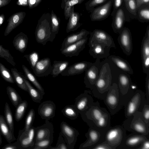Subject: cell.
<instances>
[{"instance_id": "cell-1", "label": "cell", "mask_w": 149, "mask_h": 149, "mask_svg": "<svg viewBox=\"0 0 149 149\" xmlns=\"http://www.w3.org/2000/svg\"><path fill=\"white\" fill-rule=\"evenodd\" d=\"M80 115L89 127L106 132L110 127V115L105 108L100 106L98 101L94 102L87 111Z\"/></svg>"}, {"instance_id": "cell-2", "label": "cell", "mask_w": 149, "mask_h": 149, "mask_svg": "<svg viewBox=\"0 0 149 149\" xmlns=\"http://www.w3.org/2000/svg\"><path fill=\"white\" fill-rule=\"evenodd\" d=\"M113 83L111 71L108 64L101 66L98 78L93 89L91 90L95 97L103 100Z\"/></svg>"}, {"instance_id": "cell-3", "label": "cell", "mask_w": 149, "mask_h": 149, "mask_svg": "<svg viewBox=\"0 0 149 149\" xmlns=\"http://www.w3.org/2000/svg\"><path fill=\"white\" fill-rule=\"evenodd\" d=\"M123 126L129 132L149 136V125L145 121L141 112H136L126 118Z\"/></svg>"}, {"instance_id": "cell-4", "label": "cell", "mask_w": 149, "mask_h": 149, "mask_svg": "<svg viewBox=\"0 0 149 149\" xmlns=\"http://www.w3.org/2000/svg\"><path fill=\"white\" fill-rule=\"evenodd\" d=\"M146 103L145 94L141 90L134 91L123 106L125 117L127 118L136 112H141Z\"/></svg>"}, {"instance_id": "cell-5", "label": "cell", "mask_w": 149, "mask_h": 149, "mask_svg": "<svg viewBox=\"0 0 149 149\" xmlns=\"http://www.w3.org/2000/svg\"><path fill=\"white\" fill-rule=\"evenodd\" d=\"M51 34V14H43L38 21L35 31L36 41L43 45L49 41Z\"/></svg>"}, {"instance_id": "cell-6", "label": "cell", "mask_w": 149, "mask_h": 149, "mask_svg": "<svg viewBox=\"0 0 149 149\" xmlns=\"http://www.w3.org/2000/svg\"><path fill=\"white\" fill-rule=\"evenodd\" d=\"M103 101L112 115L118 112L123 107L121 95L116 83H112Z\"/></svg>"}, {"instance_id": "cell-7", "label": "cell", "mask_w": 149, "mask_h": 149, "mask_svg": "<svg viewBox=\"0 0 149 149\" xmlns=\"http://www.w3.org/2000/svg\"><path fill=\"white\" fill-rule=\"evenodd\" d=\"M126 135L123 125L110 127L105 133V141L113 149H119Z\"/></svg>"}, {"instance_id": "cell-8", "label": "cell", "mask_w": 149, "mask_h": 149, "mask_svg": "<svg viewBox=\"0 0 149 149\" xmlns=\"http://www.w3.org/2000/svg\"><path fill=\"white\" fill-rule=\"evenodd\" d=\"M106 132L89 127L85 134L87 139L80 145L79 149H93L97 145L105 141Z\"/></svg>"}, {"instance_id": "cell-9", "label": "cell", "mask_w": 149, "mask_h": 149, "mask_svg": "<svg viewBox=\"0 0 149 149\" xmlns=\"http://www.w3.org/2000/svg\"><path fill=\"white\" fill-rule=\"evenodd\" d=\"M60 133L63 136L68 149H73L79 134L78 131L66 122L62 121L60 125Z\"/></svg>"}, {"instance_id": "cell-10", "label": "cell", "mask_w": 149, "mask_h": 149, "mask_svg": "<svg viewBox=\"0 0 149 149\" xmlns=\"http://www.w3.org/2000/svg\"><path fill=\"white\" fill-rule=\"evenodd\" d=\"M100 59L96 58L95 61L85 71L84 78V83L86 87L93 89L98 78L100 69Z\"/></svg>"}, {"instance_id": "cell-11", "label": "cell", "mask_w": 149, "mask_h": 149, "mask_svg": "<svg viewBox=\"0 0 149 149\" xmlns=\"http://www.w3.org/2000/svg\"><path fill=\"white\" fill-rule=\"evenodd\" d=\"M148 139L149 136L132 132L126 135L119 149H138L141 143Z\"/></svg>"}, {"instance_id": "cell-12", "label": "cell", "mask_w": 149, "mask_h": 149, "mask_svg": "<svg viewBox=\"0 0 149 149\" xmlns=\"http://www.w3.org/2000/svg\"><path fill=\"white\" fill-rule=\"evenodd\" d=\"M118 41L124 53L130 56L133 49L132 38L131 32L127 28H125L119 33Z\"/></svg>"}, {"instance_id": "cell-13", "label": "cell", "mask_w": 149, "mask_h": 149, "mask_svg": "<svg viewBox=\"0 0 149 149\" xmlns=\"http://www.w3.org/2000/svg\"><path fill=\"white\" fill-rule=\"evenodd\" d=\"M91 93L90 91L85 90L75 99L74 105L80 114L87 111L94 102Z\"/></svg>"}, {"instance_id": "cell-14", "label": "cell", "mask_w": 149, "mask_h": 149, "mask_svg": "<svg viewBox=\"0 0 149 149\" xmlns=\"http://www.w3.org/2000/svg\"><path fill=\"white\" fill-rule=\"evenodd\" d=\"M93 42L103 44L110 48L116 47L111 36L101 30L95 29L91 33L89 42Z\"/></svg>"}, {"instance_id": "cell-15", "label": "cell", "mask_w": 149, "mask_h": 149, "mask_svg": "<svg viewBox=\"0 0 149 149\" xmlns=\"http://www.w3.org/2000/svg\"><path fill=\"white\" fill-rule=\"evenodd\" d=\"M141 54L143 71L149 74V27L146 29L141 43Z\"/></svg>"}, {"instance_id": "cell-16", "label": "cell", "mask_w": 149, "mask_h": 149, "mask_svg": "<svg viewBox=\"0 0 149 149\" xmlns=\"http://www.w3.org/2000/svg\"><path fill=\"white\" fill-rule=\"evenodd\" d=\"M35 129V127L32 126L27 132H24V129L21 131L18 137V141L21 148H33L36 142Z\"/></svg>"}, {"instance_id": "cell-17", "label": "cell", "mask_w": 149, "mask_h": 149, "mask_svg": "<svg viewBox=\"0 0 149 149\" xmlns=\"http://www.w3.org/2000/svg\"><path fill=\"white\" fill-rule=\"evenodd\" d=\"M88 45L89 53L94 58L100 59L110 56L111 48L103 44L93 42H89Z\"/></svg>"}, {"instance_id": "cell-18", "label": "cell", "mask_w": 149, "mask_h": 149, "mask_svg": "<svg viewBox=\"0 0 149 149\" xmlns=\"http://www.w3.org/2000/svg\"><path fill=\"white\" fill-rule=\"evenodd\" d=\"M56 106L53 102L47 100L42 103L38 108V113L42 119L49 120L55 116Z\"/></svg>"}, {"instance_id": "cell-19", "label": "cell", "mask_w": 149, "mask_h": 149, "mask_svg": "<svg viewBox=\"0 0 149 149\" xmlns=\"http://www.w3.org/2000/svg\"><path fill=\"white\" fill-rule=\"evenodd\" d=\"M53 133L54 128L52 124L49 120H45L44 124L36 127V142L44 139L53 137Z\"/></svg>"}, {"instance_id": "cell-20", "label": "cell", "mask_w": 149, "mask_h": 149, "mask_svg": "<svg viewBox=\"0 0 149 149\" xmlns=\"http://www.w3.org/2000/svg\"><path fill=\"white\" fill-rule=\"evenodd\" d=\"M52 69L51 60L46 57L39 60L33 70L36 76L40 77L48 76L51 74Z\"/></svg>"}, {"instance_id": "cell-21", "label": "cell", "mask_w": 149, "mask_h": 149, "mask_svg": "<svg viewBox=\"0 0 149 149\" xmlns=\"http://www.w3.org/2000/svg\"><path fill=\"white\" fill-rule=\"evenodd\" d=\"M86 38L70 45L61 50V54L66 57L78 56L85 48L88 40Z\"/></svg>"}, {"instance_id": "cell-22", "label": "cell", "mask_w": 149, "mask_h": 149, "mask_svg": "<svg viewBox=\"0 0 149 149\" xmlns=\"http://www.w3.org/2000/svg\"><path fill=\"white\" fill-rule=\"evenodd\" d=\"M92 63L87 61L75 63L68 66L61 74L63 76H68L81 74L90 67Z\"/></svg>"}, {"instance_id": "cell-23", "label": "cell", "mask_w": 149, "mask_h": 149, "mask_svg": "<svg viewBox=\"0 0 149 149\" xmlns=\"http://www.w3.org/2000/svg\"><path fill=\"white\" fill-rule=\"evenodd\" d=\"M25 12H19L15 13L9 18L8 24L6 28L4 36L8 35L13 30L23 22L25 16Z\"/></svg>"}, {"instance_id": "cell-24", "label": "cell", "mask_w": 149, "mask_h": 149, "mask_svg": "<svg viewBox=\"0 0 149 149\" xmlns=\"http://www.w3.org/2000/svg\"><path fill=\"white\" fill-rule=\"evenodd\" d=\"M90 33L89 31L83 29L79 32L68 36L65 38L63 42L60 50H62L70 45L86 38Z\"/></svg>"}, {"instance_id": "cell-25", "label": "cell", "mask_w": 149, "mask_h": 149, "mask_svg": "<svg viewBox=\"0 0 149 149\" xmlns=\"http://www.w3.org/2000/svg\"><path fill=\"white\" fill-rule=\"evenodd\" d=\"M108 58L111 60L118 68L129 74H133V70L129 63L121 57L115 55H111Z\"/></svg>"}, {"instance_id": "cell-26", "label": "cell", "mask_w": 149, "mask_h": 149, "mask_svg": "<svg viewBox=\"0 0 149 149\" xmlns=\"http://www.w3.org/2000/svg\"><path fill=\"white\" fill-rule=\"evenodd\" d=\"M28 42V38L24 33L21 32L14 38L13 43L14 47L20 52L23 53L26 49Z\"/></svg>"}, {"instance_id": "cell-27", "label": "cell", "mask_w": 149, "mask_h": 149, "mask_svg": "<svg viewBox=\"0 0 149 149\" xmlns=\"http://www.w3.org/2000/svg\"><path fill=\"white\" fill-rule=\"evenodd\" d=\"M79 14L74 11V6L72 9L71 12L66 29L67 33L77 30L81 26L79 22Z\"/></svg>"}, {"instance_id": "cell-28", "label": "cell", "mask_w": 149, "mask_h": 149, "mask_svg": "<svg viewBox=\"0 0 149 149\" xmlns=\"http://www.w3.org/2000/svg\"><path fill=\"white\" fill-rule=\"evenodd\" d=\"M0 132L9 143L16 140L3 116L0 114Z\"/></svg>"}, {"instance_id": "cell-29", "label": "cell", "mask_w": 149, "mask_h": 149, "mask_svg": "<svg viewBox=\"0 0 149 149\" xmlns=\"http://www.w3.org/2000/svg\"><path fill=\"white\" fill-rule=\"evenodd\" d=\"M24 81L27 86L28 92L33 101L36 103H40L45 93L35 89L31 84L26 78L23 76Z\"/></svg>"}, {"instance_id": "cell-30", "label": "cell", "mask_w": 149, "mask_h": 149, "mask_svg": "<svg viewBox=\"0 0 149 149\" xmlns=\"http://www.w3.org/2000/svg\"><path fill=\"white\" fill-rule=\"evenodd\" d=\"M111 4V1H109L95 10L92 15V19L94 20H99L104 18L109 12Z\"/></svg>"}, {"instance_id": "cell-31", "label": "cell", "mask_w": 149, "mask_h": 149, "mask_svg": "<svg viewBox=\"0 0 149 149\" xmlns=\"http://www.w3.org/2000/svg\"><path fill=\"white\" fill-rule=\"evenodd\" d=\"M69 62L67 61H57L53 62L51 74L53 77L58 76L61 74L68 67Z\"/></svg>"}, {"instance_id": "cell-32", "label": "cell", "mask_w": 149, "mask_h": 149, "mask_svg": "<svg viewBox=\"0 0 149 149\" xmlns=\"http://www.w3.org/2000/svg\"><path fill=\"white\" fill-rule=\"evenodd\" d=\"M51 34L49 41L52 42L56 35L58 34L59 29L60 20L53 10L51 14Z\"/></svg>"}, {"instance_id": "cell-33", "label": "cell", "mask_w": 149, "mask_h": 149, "mask_svg": "<svg viewBox=\"0 0 149 149\" xmlns=\"http://www.w3.org/2000/svg\"><path fill=\"white\" fill-rule=\"evenodd\" d=\"M124 12L122 9H120L116 15L113 25V29L115 33H119L123 29L124 21Z\"/></svg>"}, {"instance_id": "cell-34", "label": "cell", "mask_w": 149, "mask_h": 149, "mask_svg": "<svg viewBox=\"0 0 149 149\" xmlns=\"http://www.w3.org/2000/svg\"><path fill=\"white\" fill-rule=\"evenodd\" d=\"M12 74L18 87L24 91L28 92L27 86L22 75L15 68L11 69Z\"/></svg>"}, {"instance_id": "cell-35", "label": "cell", "mask_w": 149, "mask_h": 149, "mask_svg": "<svg viewBox=\"0 0 149 149\" xmlns=\"http://www.w3.org/2000/svg\"><path fill=\"white\" fill-rule=\"evenodd\" d=\"M61 112L65 117L72 120L76 119L79 114L74 105L65 106L62 110Z\"/></svg>"}, {"instance_id": "cell-36", "label": "cell", "mask_w": 149, "mask_h": 149, "mask_svg": "<svg viewBox=\"0 0 149 149\" xmlns=\"http://www.w3.org/2000/svg\"><path fill=\"white\" fill-rule=\"evenodd\" d=\"M7 94L11 103L16 108L22 101V100L16 91L10 86L6 88Z\"/></svg>"}, {"instance_id": "cell-37", "label": "cell", "mask_w": 149, "mask_h": 149, "mask_svg": "<svg viewBox=\"0 0 149 149\" xmlns=\"http://www.w3.org/2000/svg\"><path fill=\"white\" fill-rule=\"evenodd\" d=\"M22 67L25 76L33 84L36 89L41 92L45 93L43 88L35 77L25 65H22Z\"/></svg>"}, {"instance_id": "cell-38", "label": "cell", "mask_w": 149, "mask_h": 149, "mask_svg": "<svg viewBox=\"0 0 149 149\" xmlns=\"http://www.w3.org/2000/svg\"><path fill=\"white\" fill-rule=\"evenodd\" d=\"M4 115L6 122L13 134L14 133V125L13 114L9 106L6 102L4 108Z\"/></svg>"}, {"instance_id": "cell-39", "label": "cell", "mask_w": 149, "mask_h": 149, "mask_svg": "<svg viewBox=\"0 0 149 149\" xmlns=\"http://www.w3.org/2000/svg\"><path fill=\"white\" fill-rule=\"evenodd\" d=\"M28 105V102L26 101H22L16 108L15 118L16 121H19L22 119L27 108Z\"/></svg>"}, {"instance_id": "cell-40", "label": "cell", "mask_w": 149, "mask_h": 149, "mask_svg": "<svg viewBox=\"0 0 149 149\" xmlns=\"http://www.w3.org/2000/svg\"><path fill=\"white\" fill-rule=\"evenodd\" d=\"M0 73L3 78L6 81L14 83V79L9 70L0 62Z\"/></svg>"}, {"instance_id": "cell-41", "label": "cell", "mask_w": 149, "mask_h": 149, "mask_svg": "<svg viewBox=\"0 0 149 149\" xmlns=\"http://www.w3.org/2000/svg\"><path fill=\"white\" fill-rule=\"evenodd\" d=\"M0 57L5 59L8 62L13 66L16 64L13 56L10 54L8 50L4 48L0 45Z\"/></svg>"}, {"instance_id": "cell-42", "label": "cell", "mask_w": 149, "mask_h": 149, "mask_svg": "<svg viewBox=\"0 0 149 149\" xmlns=\"http://www.w3.org/2000/svg\"><path fill=\"white\" fill-rule=\"evenodd\" d=\"M53 137L44 139L36 142L33 149H47L53 142Z\"/></svg>"}, {"instance_id": "cell-43", "label": "cell", "mask_w": 149, "mask_h": 149, "mask_svg": "<svg viewBox=\"0 0 149 149\" xmlns=\"http://www.w3.org/2000/svg\"><path fill=\"white\" fill-rule=\"evenodd\" d=\"M35 117V112L33 109H31L29 111L26 116L25 126L24 128V132H27L32 126Z\"/></svg>"}, {"instance_id": "cell-44", "label": "cell", "mask_w": 149, "mask_h": 149, "mask_svg": "<svg viewBox=\"0 0 149 149\" xmlns=\"http://www.w3.org/2000/svg\"><path fill=\"white\" fill-rule=\"evenodd\" d=\"M24 57L29 61L32 69L33 70L39 61V55L38 53L34 51L29 54L24 55Z\"/></svg>"}, {"instance_id": "cell-45", "label": "cell", "mask_w": 149, "mask_h": 149, "mask_svg": "<svg viewBox=\"0 0 149 149\" xmlns=\"http://www.w3.org/2000/svg\"><path fill=\"white\" fill-rule=\"evenodd\" d=\"M47 149H68L64 138L60 133L56 145L55 147L50 146Z\"/></svg>"}, {"instance_id": "cell-46", "label": "cell", "mask_w": 149, "mask_h": 149, "mask_svg": "<svg viewBox=\"0 0 149 149\" xmlns=\"http://www.w3.org/2000/svg\"><path fill=\"white\" fill-rule=\"evenodd\" d=\"M126 6L130 11L135 14L136 11V5L135 0H125Z\"/></svg>"}, {"instance_id": "cell-47", "label": "cell", "mask_w": 149, "mask_h": 149, "mask_svg": "<svg viewBox=\"0 0 149 149\" xmlns=\"http://www.w3.org/2000/svg\"><path fill=\"white\" fill-rule=\"evenodd\" d=\"M141 112L145 121L149 125V104L146 103Z\"/></svg>"}, {"instance_id": "cell-48", "label": "cell", "mask_w": 149, "mask_h": 149, "mask_svg": "<svg viewBox=\"0 0 149 149\" xmlns=\"http://www.w3.org/2000/svg\"><path fill=\"white\" fill-rule=\"evenodd\" d=\"M146 103L149 104V74H147L145 81Z\"/></svg>"}, {"instance_id": "cell-49", "label": "cell", "mask_w": 149, "mask_h": 149, "mask_svg": "<svg viewBox=\"0 0 149 149\" xmlns=\"http://www.w3.org/2000/svg\"><path fill=\"white\" fill-rule=\"evenodd\" d=\"M93 149H113V148L105 141H104L97 145Z\"/></svg>"}, {"instance_id": "cell-50", "label": "cell", "mask_w": 149, "mask_h": 149, "mask_svg": "<svg viewBox=\"0 0 149 149\" xmlns=\"http://www.w3.org/2000/svg\"><path fill=\"white\" fill-rule=\"evenodd\" d=\"M140 16L142 19L148 20L149 19V10L148 8L141 10L139 13Z\"/></svg>"}, {"instance_id": "cell-51", "label": "cell", "mask_w": 149, "mask_h": 149, "mask_svg": "<svg viewBox=\"0 0 149 149\" xmlns=\"http://www.w3.org/2000/svg\"><path fill=\"white\" fill-rule=\"evenodd\" d=\"M107 0H92L87 4V7H93L104 3Z\"/></svg>"}, {"instance_id": "cell-52", "label": "cell", "mask_w": 149, "mask_h": 149, "mask_svg": "<svg viewBox=\"0 0 149 149\" xmlns=\"http://www.w3.org/2000/svg\"><path fill=\"white\" fill-rule=\"evenodd\" d=\"M149 139L144 141L141 144L138 149H149Z\"/></svg>"}, {"instance_id": "cell-53", "label": "cell", "mask_w": 149, "mask_h": 149, "mask_svg": "<svg viewBox=\"0 0 149 149\" xmlns=\"http://www.w3.org/2000/svg\"><path fill=\"white\" fill-rule=\"evenodd\" d=\"M19 148L13 144H8L5 146L2 149H17Z\"/></svg>"}, {"instance_id": "cell-54", "label": "cell", "mask_w": 149, "mask_h": 149, "mask_svg": "<svg viewBox=\"0 0 149 149\" xmlns=\"http://www.w3.org/2000/svg\"><path fill=\"white\" fill-rule=\"evenodd\" d=\"M149 0H136V5L137 7H139L143 4L148 3Z\"/></svg>"}, {"instance_id": "cell-55", "label": "cell", "mask_w": 149, "mask_h": 149, "mask_svg": "<svg viewBox=\"0 0 149 149\" xmlns=\"http://www.w3.org/2000/svg\"><path fill=\"white\" fill-rule=\"evenodd\" d=\"M17 4L19 5L26 6L28 5V0H18Z\"/></svg>"}, {"instance_id": "cell-56", "label": "cell", "mask_w": 149, "mask_h": 149, "mask_svg": "<svg viewBox=\"0 0 149 149\" xmlns=\"http://www.w3.org/2000/svg\"><path fill=\"white\" fill-rule=\"evenodd\" d=\"M28 5L30 8H31L36 6V0H28Z\"/></svg>"}, {"instance_id": "cell-57", "label": "cell", "mask_w": 149, "mask_h": 149, "mask_svg": "<svg viewBox=\"0 0 149 149\" xmlns=\"http://www.w3.org/2000/svg\"><path fill=\"white\" fill-rule=\"evenodd\" d=\"M11 0H0V8L8 5Z\"/></svg>"}, {"instance_id": "cell-58", "label": "cell", "mask_w": 149, "mask_h": 149, "mask_svg": "<svg viewBox=\"0 0 149 149\" xmlns=\"http://www.w3.org/2000/svg\"><path fill=\"white\" fill-rule=\"evenodd\" d=\"M122 0H115V6L116 8L119 7L121 5Z\"/></svg>"}, {"instance_id": "cell-59", "label": "cell", "mask_w": 149, "mask_h": 149, "mask_svg": "<svg viewBox=\"0 0 149 149\" xmlns=\"http://www.w3.org/2000/svg\"><path fill=\"white\" fill-rule=\"evenodd\" d=\"M5 19V17L3 14L0 15V26L2 24Z\"/></svg>"}, {"instance_id": "cell-60", "label": "cell", "mask_w": 149, "mask_h": 149, "mask_svg": "<svg viewBox=\"0 0 149 149\" xmlns=\"http://www.w3.org/2000/svg\"><path fill=\"white\" fill-rule=\"evenodd\" d=\"M36 0V6H37L40 2L42 0Z\"/></svg>"}, {"instance_id": "cell-61", "label": "cell", "mask_w": 149, "mask_h": 149, "mask_svg": "<svg viewBox=\"0 0 149 149\" xmlns=\"http://www.w3.org/2000/svg\"><path fill=\"white\" fill-rule=\"evenodd\" d=\"M2 143V139H1V133H0V145H1Z\"/></svg>"}, {"instance_id": "cell-62", "label": "cell", "mask_w": 149, "mask_h": 149, "mask_svg": "<svg viewBox=\"0 0 149 149\" xmlns=\"http://www.w3.org/2000/svg\"></svg>"}]
</instances>
